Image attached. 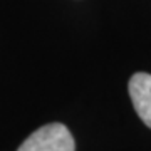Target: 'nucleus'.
<instances>
[{"mask_svg":"<svg viewBox=\"0 0 151 151\" xmlns=\"http://www.w3.org/2000/svg\"><path fill=\"white\" fill-rule=\"evenodd\" d=\"M17 151H76V143L64 124L50 123L34 131Z\"/></svg>","mask_w":151,"mask_h":151,"instance_id":"nucleus-1","label":"nucleus"},{"mask_svg":"<svg viewBox=\"0 0 151 151\" xmlns=\"http://www.w3.org/2000/svg\"><path fill=\"white\" fill-rule=\"evenodd\" d=\"M129 96L141 121L151 128V74L136 72L131 77Z\"/></svg>","mask_w":151,"mask_h":151,"instance_id":"nucleus-2","label":"nucleus"}]
</instances>
